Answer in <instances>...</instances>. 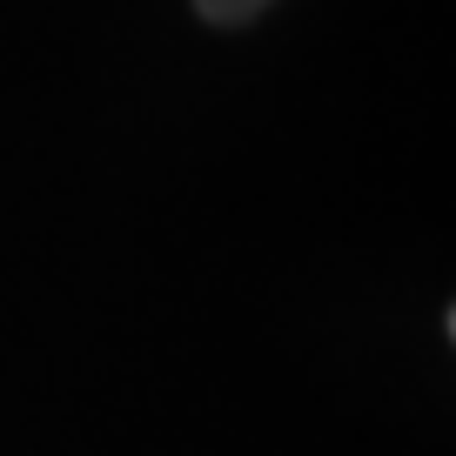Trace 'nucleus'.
<instances>
[{
    "instance_id": "obj_1",
    "label": "nucleus",
    "mask_w": 456,
    "mask_h": 456,
    "mask_svg": "<svg viewBox=\"0 0 456 456\" xmlns=\"http://www.w3.org/2000/svg\"><path fill=\"white\" fill-rule=\"evenodd\" d=\"M262 0H201V14L208 20H242V14H256Z\"/></svg>"
}]
</instances>
